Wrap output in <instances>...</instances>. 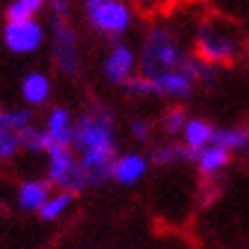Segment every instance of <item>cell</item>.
Listing matches in <instances>:
<instances>
[{"mask_svg":"<svg viewBox=\"0 0 249 249\" xmlns=\"http://www.w3.org/2000/svg\"><path fill=\"white\" fill-rule=\"evenodd\" d=\"M73 151L87 172L89 185H101L112 176L117 160V140H114V117L107 107L94 106L85 110L73 121Z\"/></svg>","mask_w":249,"mask_h":249,"instance_id":"1","label":"cell"},{"mask_svg":"<svg viewBox=\"0 0 249 249\" xmlns=\"http://www.w3.org/2000/svg\"><path fill=\"white\" fill-rule=\"evenodd\" d=\"M240 30L224 16H208L201 21L195 39V55L204 62L217 67V64H233L242 53Z\"/></svg>","mask_w":249,"mask_h":249,"instance_id":"2","label":"cell"},{"mask_svg":"<svg viewBox=\"0 0 249 249\" xmlns=\"http://www.w3.org/2000/svg\"><path fill=\"white\" fill-rule=\"evenodd\" d=\"M188 55L190 53H185L178 46L174 32L167 25H153L142 41V51L137 57V71L146 78H156L174 69H183V62Z\"/></svg>","mask_w":249,"mask_h":249,"instance_id":"3","label":"cell"},{"mask_svg":"<svg viewBox=\"0 0 249 249\" xmlns=\"http://www.w3.org/2000/svg\"><path fill=\"white\" fill-rule=\"evenodd\" d=\"M48 156V181L57 190H67V192H83L89 188V178L87 172L80 165L78 153L69 146V144H51L46 149Z\"/></svg>","mask_w":249,"mask_h":249,"instance_id":"4","label":"cell"},{"mask_svg":"<svg viewBox=\"0 0 249 249\" xmlns=\"http://www.w3.org/2000/svg\"><path fill=\"white\" fill-rule=\"evenodd\" d=\"M89 28L106 37H119L133 23V9L126 0H103L101 5L87 9Z\"/></svg>","mask_w":249,"mask_h":249,"instance_id":"5","label":"cell"},{"mask_svg":"<svg viewBox=\"0 0 249 249\" xmlns=\"http://www.w3.org/2000/svg\"><path fill=\"white\" fill-rule=\"evenodd\" d=\"M53 60L64 76H76L80 69V44L67 18H53Z\"/></svg>","mask_w":249,"mask_h":249,"instance_id":"6","label":"cell"},{"mask_svg":"<svg viewBox=\"0 0 249 249\" xmlns=\"http://www.w3.org/2000/svg\"><path fill=\"white\" fill-rule=\"evenodd\" d=\"M44 39H46V30L37 18L7 21L5 28H2V41L16 55H28L39 51Z\"/></svg>","mask_w":249,"mask_h":249,"instance_id":"7","label":"cell"},{"mask_svg":"<svg viewBox=\"0 0 249 249\" xmlns=\"http://www.w3.org/2000/svg\"><path fill=\"white\" fill-rule=\"evenodd\" d=\"M137 71V55L128 44L117 41L110 48V53L106 55L103 62V76L107 78V83L112 85H124L133 73Z\"/></svg>","mask_w":249,"mask_h":249,"instance_id":"8","label":"cell"},{"mask_svg":"<svg viewBox=\"0 0 249 249\" xmlns=\"http://www.w3.org/2000/svg\"><path fill=\"white\" fill-rule=\"evenodd\" d=\"M151 80V94L158 96H169V98H188L195 89V78L190 76L185 69H174L167 73H160Z\"/></svg>","mask_w":249,"mask_h":249,"instance_id":"9","label":"cell"},{"mask_svg":"<svg viewBox=\"0 0 249 249\" xmlns=\"http://www.w3.org/2000/svg\"><path fill=\"white\" fill-rule=\"evenodd\" d=\"M149 169V160L137 156V153H126V156H117L112 165V178L121 185H133L142 178Z\"/></svg>","mask_w":249,"mask_h":249,"instance_id":"10","label":"cell"},{"mask_svg":"<svg viewBox=\"0 0 249 249\" xmlns=\"http://www.w3.org/2000/svg\"><path fill=\"white\" fill-rule=\"evenodd\" d=\"M229 160H231V151L222 149L217 144H208L204 149H199V156H196L195 165L201 176L211 178V176H217L229 165Z\"/></svg>","mask_w":249,"mask_h":249,"instance_id":"11","label":"cell"},{"mask_svg":"<svg viewBox=\"0 0 249 249\" xmlns=\"http://www.w3.org/2000/svg\"><path fill=\"white\" fill-rule=\"evenodd\" d=\"M51 196V181H25L18 188L16 201L23 211H32L39 213V208L46 204V199Z\"/></svg>","mask_w":249,"mask_h":249,"instance_id":"12","label":"cell"},{"mask_svg":"<svg viewBox=\"0 0 249 249\" xmlns=\"http://www.w3.org/2000/svg\"><path fill=\"white\" fill-rule=\"evenodd\" d=\"M46 133L53 140V144H69L73 142V119L64 107H55L46 119Z\"/></svg>","mask_w":249,"mask_h":249,"instance_id":"13","label":"cell"},{"mask_svg":"<svg viewBox=\"0 0 249 249\" xmlns=\"http://www.w3.org/2000/svg\"><path fill=\"white\" fill-rule=\"evenodd\" d=\"M21 94L28 106H44L48 96H51V80L41 71H32L23 78Z\"/></svg>","mask_w":249,"mask_h":249,"instance_id":"14","label":"cell"},{"mask_svg":"<svg viewBox=\"0 0 249 249\" xmlns=\"http://www.w3.org/2000/svg\"><path fill=\"white\" fill-rule=\"evenodd\" d=\"M213 133H215V128L208 121L188 119L185 126H183V142L195 146V149H204V146H208L213 142Z\"/></svg>","mask_w":249,"mask_h":249,"instance_id":"15","label":"cell"},{"mask_svg":"<svg viewBox=\"0 0 249 249\" xmlns=\"http://www.w3.org/2000/svg\"><path fill=\"white\" fill-rule=\"evenodd\" d=\"M247 142H249L247 130H242V128H215L211 144H217V146L227 149V151H240V149H247Z\"/></svg>","mask_w":249,"mask_h":249,"instance_id":"16","label":"cell"},{"mask_svg":"<svg viewBox=\"0 0 249 249\" xmlns=\"http://www.w3.org/2000/svg\"><path fill=\"white\" fill-rule=\"evenodd\" d=\"M73 201V192H67V190H60L57 195H51L46 199V204L39 208V215L46 222H53V219H60L64 213L69 211V206Z\"/></svg>","mask_w":249,"mask_h":249,"instance_id":"17","label":"cell"},{"mask_svg":"<svg viewBox=\"0 0 249 249\" xmlns=\"http://www.w3.org/2000/svg\"><path fill=\"white\" fill-rule=\"evenodd\" d=\"M46 7V0H12L5 9L7 21H23V18H35Z\"/></svg>","mask_w":249,"mask_h":249,"instance_id":"18","label":"cell"},{"mask_svg":"<svg viewBox=\"0 0 249 249\" xmlns=\"http://www.w3.org/2000/svg\"><path fill=\"white\" fill-rule=\"evenodd\" d=\"M18 137H21V149H28V151H44L53 144V140L48 137V133H46V128H35V126H28V128H23L21 133H18Z\"/></svg>","mask_w":249,"mask_h":249,"instance_id":"19","label":"cell"},{"mask_svg":"<svg viewBox=\"0 0 249 249\" xmlns=\"http://www.w3.org/2000/svg\"><path fill=\"white\" fill-rule=\"evenodd\" d=\"M30 124H32V112L30 110H16V112L0 110V130H14V133H21V130L28 128Z\"/></svg>","mask_w":249,"mask_h":249,"instance_id":"20","label":"cell"},{"mask_svg":"<svg viewBox=\"0 0 249 249\" xmlns=\"http://www.w3.org/2000/svg\"><path fill=\"white\" fill-rule=\"evenodd\" d=\"M185 121H188V117H185V110H183L181 106L169 107L167 114L162 117V128H165L169 135H178V133H183Z\"/></svg>","mask_w":249,"mask_h":249,"instance_id":"21","label":"cell"},{"mask_svg":"<svg viewBox=\"0 0 249 249\" xmlns=\"http://www.w3.org/2000/svg\"><path fill=\"white\" fill-rule=\"evenodd\" d=\"M21 149V137L14 130H0V160L14 158Z\"/></svg>","mask_w":249,"mask_h":249,"instance_id":"22","label":"cell"},{"mask_svg":"<svg viewBox=\"0 0 249 249\" xmlns=\"http://www.w3.org/2000/svg\"><path fill=\"white\" fill-rule=\"evenodd\" d=\"M121 87L128 91L130 96H149L151 94V80L146 76H142V73H133Z\"/></svg>","mask_w":249,"mask_h":249,"instance_id":"23","label":"cell"},{"mask_svg":"<svg viewBox=\"0 0 249 249\" xmlns=\"http://www.w3.org/2000/svg\"><path fill=\"white\" fill-rule=\"evenodd\" d=\"M46 5L51 7V16L53 18H67L71 14L73 0H46Z\"/></svg>","mask_w":249,"mask_h":249,"instance_id":"24","label":"cell"},{"mask_svg":"<svg viewBox=\"0 0 249 249\" xmlns=\"http://www.w3.org/2000/svg\"><path fill=\"white\" fill-rule=\"evenodd\" d=\"M149 124L144 119H135L133 124H130V135L135 137V140H140V142H144V140H149Z\"/></svg>","mask_w":249,"mask_h":249,"instance_id":"25","label":"cell"},{"mask_svg":"<svg viewBox=\"0 0 249 249\" xmlns=\"http://www.w3.org/2000/svg\"><path fill=\"white\" fill-rule=\"evenodd\" d=\"M103 0H85V9H91V7H96V5H101Z\"/></svg>","mask_w":249,"mask_h":249,"instance_id":"26","label":"cell"},{"mask_svg":"<svg viewBox=\"0 0 249 249\" xmlns=\"http://www.w3.org/2000/svg\"><path fill=\"white\" fill-rule=\"evenodd\" d=\"M245 55H247V60H249V41L245 44Z\"/></svg>","mask_w":249,"mask_h":249,"instance_id":"27","label":"cell"},{"mask_svg":"<svg viewBox=\"0 0 249 249\" xmlns=\"http://www.w3.org/2000/svg\"><path fill=\"white\" fill-rule=\"evenodd\" d=\"M247 135H249V130H247ZM247 153H249V142H247Z\"/></svg>","mask_w":249,"mask_h":249,"instance_id":"28","label":"cell"},{"mask_svg":"<svg viewBox=\"0 0 249 249\" xmlns=\"http://www.w3.org/2000/svg\"><path fill=\"white\" fill-rule=\"evenodd\" d=\"M0 110H2V107H0Z\"/></svg>","mask_w":249,"mask_h":249,"instance_id":"29","label":"cell"}]
</instances>
